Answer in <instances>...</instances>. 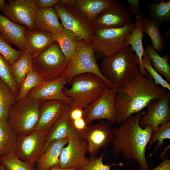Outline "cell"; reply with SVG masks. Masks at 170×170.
<instances>
[{
  "label": "cell",
  "instance_id": "cell-1",
  "mask_svg": "<svg viewBox=\"0 0 170 170\" xmlns=\"http://www.w3.org/2000/svg\"><path fill=\"white\" fill-rule=\"evenodd\" d=\"M168 92L156 85L149 74L142 75L138 66L134 75L117 88L115 103L117 122L121 124L141 111L152 100L162 98Z\"/></svg>",
  "mask_w": 170,
  "mask_h": 170
},
{
  "label": "cell",
  "instance_id": "cell-2",
  "mask_svg": "<svg viewBox=\"0 0 170 170\" xmlns=\"http://www.w3.org/2000/svg\"><path fill=\"white\" fill-rule=\"evenodd\" d=\"M146 111L139 112L123 121L113 129V147L115 154H122L126 159L138 163L140 170H149L146 149L153 134L151 127L144 128L139 124Z\"/></svg>",
  "mask_w": 170,
  "mask_h": 170
},
{
  "label": "cell",
  "instance_id": "cell-3",
  "mask_svg": "<svg viewBox=\"0 0 170 170\" xmlns=\"http://www.w3.org/2000/svg\"><path fill=\"white\" fill-rule=\"evenodd\" d=\"M139 65L138 58L128 46L103 58L99 67L104 77L118 88L134 75Z\"/></svg>",
  "mask_w": 170,
  "mask_h": 170
},
{
  "label": "cell",
  "instance_id": "cell-4",
  "mask_svg": "<svg viewBox=\"0 0 170 170\" xmlns=\"http://www.w3.org/2000/svg\"><path fill=\"white\" fill-rule=\"evenodd\" d=\"M69 88H64V94L72 100L71 110L83 109L99 98L107 86L99 76L92 73L81 74L74 76Z\"/></svg>",
  "mask_w": 170,
  "mask_h": 170
},
{
  "label": "cell",
  "instance_id": "cell-5",
  "mask_svg": "<svg viewBox=\"0 0 170 170\" xmlns=\"http://www.w3.org/2000/svg\"><path fill=\"white\" fill-rule=\"evenodd\" d=\"M90 73L101 77L110 88H115L113 84L101 73L91 43L82 39L77 40L68 66L61 76L70 84L72 78L81 74Z\"/></svg>",
  "mask_w": 170,
  "mask_h": 170
},
{
  "label": "cell",
  "instance_id": "cell-6",
  "mask_svg": "<svg viewBox=\"0 0 170 170\" xmlns=\"http://www.w3.org/2000/svg\"><path fill=\"white\" fill-rule=\"evenodd\" d=\"M40 102L27 97L17 101L11 107L7 122L17 136L27 135L35 130L39 120Z\"/></svg>",
  "mask_w": 170,
  "mask_h": 170
},
{
  "label": "cell",
  "instance_id": "cell-7",
  "mask_svg": "<svg viewBox=\"0 0 170 170\" xmlns=\"http://www.w3.org/2000/svg\"><path fill=\"white\" fill-rule=\"evenodd\" d=\"M135 27L131 22L121 28L95 30L91 44L96 58H104L128 46L125 38Z\"/></svg>",
  "mask_w": 170,
  "mask_h": 170
},
{
  "label": "cell",
  "instance_id": "cell-8",
  "mask_svg": "<svg viewBox=\"0 0 170 170\" xmlns=\"http://www.w3.org/2000/svg\"><path fill=\"white\" fill-rule=\"evenodd\" d=\"M69 63L58 43L54 41L39 55L33 58L32 68L43 80L48 81L61 76Z\"/></svg>",
  "mask_w": 170,
  "mask_h": 170
},
{
  "label": "cell",
  "instance_id": "cell-9",
  "mask_svg": "<svg viewBox=\"0 0 170 170\" xmlns=\"http://www.w3.org/2000/svg\"><path fill=\"white\" fill-rule=\"evenodd\" d=\"M64 28L72 32L78 39L91 43L94 30L91 23L82 13L58 3L53 6Z\"/></svg>",
  "mask_w": 170,
  "mask_h": 170
},
{
  "label": "cell",
  "instance_id": "cell-10",
  "mask_svg": "<svg viewBox=\"0 0 170 170\" xmlns=\"http://www.w3.org/2000/svg\"><path fill=\"white\" fill-rule=\"evenodd\" d=\"M117 90L106 86L99 98L83 109L82 118L87 124L99 119H106L113 124L117 122L115 103Z\"/></svg>",
  "mask_w": 170,
  "mask_h": 170
},
{
  "label": "cell",
  "instance_id": "cell-11",
  "mask_svg": "<svg viewBox=\"0 0 170 170\" xmlns=\"http://www.w3.org/2000/svg\"><path fill=\"white\" fill-rule=\"evenodd\" d=\"M48 132L35 130L28 135L17 136L14 150L17 157L35 164L42 153Z\"/></svg>",
  "mask_w": 170,
  "mask_h": 170
},
{
  "label": "cell",
  "instance_id": "cell-12",
  "mask_svg": "<svg viewBox=\"0 0 170 170\" xmlns=\"http://www.w3.org/2000/svg\"><path fill=\"white\" fill-rule=\"evenodd\" d=\"M132 15L122 3L113 1L91 23L95 30L123 27L131 22Z\"/></svg>",
  "mask_w": 170,
  "mask_h": 170
},
{
  "label": "cell",
  "instance_id": "cell-13",
  "mask_svg": "<svg viewBox=\"0 0 170 170\" xmlns=\"http://www.w3.org/2000/svg\"><path fill=\"white\" fill-rule=\"evenodd\" d=\"M35 0H9L5 3L3 15L12 21L35 30V19L37 10Z\"/></svg>",
  "mask_w": 170,
  "mask_h": 170
},
{
  "label": "cell",
  "instance_id": "cell-14",
  "mask_svg": "<svg viewBox=\"0 0 170 170\" xmlns=\"http://www.w3.org/2000/svg\"><path fill=\"white\" fill-rule=\"evenodd\" d=\"M82 132V138L87 142L88 151L91 156H96L102 148L112 142L114 137L110 124L102 121L93 125H87Z\"/></svg>",
  "mask_w": 170,
  "mask_h": 170
},
{
  "label": "cell",
  "instance_id": "cell-15",
  "mask_svg": "<svg viewBox=\"0 0 170 170\" xmlns=\"http://www.w3.org/2000/svg\"><path fill=\"white\" fill-rule=\"evenodd\" d=\"M170 94L164 97L150 101L146 107L145 113L140 119L139 124L144 128L151 127L153 133L160 125L170 121Z\"/></svg>",
  "mask_w": 170,
  "mask_h": 170
},
{
  "label": "cell",
  "instance_id": "cell-16",
  "mask_svg": "<svg viewBox=\"0 0 170 170\" xmlns=\"http://www.w3.org/2000/svg\"><path fill=\"white\" fill-rule=\"evenodd\" d=\"M67 145L62 150L59 157V166L63 169L79 170L87 163V141L82 138L70 139Z\"/></svg>",
  "mask_w": 170,
  "mask_h": 170
},
{
  "label": "cell",
  "instance_id": "cell-17",
  "mask_svg": "<svg viewBox=\"0 0 170 170\" xmlns=\"http://www.w3.org/2000/svg\"><path fill=\"white\" fill-rule=\"evenodd\" d=\"M66 84L65 79L62 76L52 80H43L31 89L27 97L39 100H58L69 105L72 101L71 99L63 92Z\"/></svg>",
  "mask_w": 170,
  "mask_h": 170
},
{
  "label": "cell",
  "instance_id": "cell-18",
  "mask_svg": "<svg viewBox=\"0 0 170 170\" xmlns=\"http://www.w3.org/2000/svg\"><path fill=\"white\" fill-rule=\"evenodd\" d=\"M71 110L69 105H67L59 117L50 128L48 132L43 151L49 143L54 140L64 138H82V132L75 128L71 118Z\"/></svg>",
  "mask_w": 170,
  "mask_h": 170
},
{
  "label": "cell",
  "instance_id": "cell-19",
  "mask_svg": "<svg viewBox=\"0 0 170 170\" xmlns=\"http://www.w3.org/2000/svg\"><path fill=\"white\" fill-rule=\"evenodd\" d=\"M66 105L63 102L58 100H40L39 120L35 130L48 131Z\"/></svg>",
  "mask_w": 170,
  "mask_h": 170
},
{
  "label": "cell",
  "instance_id": "cell-20",
  "mask_svg": "<svg viewBox=\"0 0 170 170\" xmlns=\"http://www.w3.org/2000/svg\"><path fill=\"white\" fill-rule=\"evenodd\" d=\"M29 30L0 14V34L8 43L17 47L22 52L24 50L26 37Z\"/></svg>",
  "mask_w": 170,
  "mask_h": 170
},
{
  "label": "cell",
  "instance_id": "cell-21",
  "mask_svg": "<svg viewBox=\"0 0 170 170\" xmlns=\"http://www.w3.org/2000/svg\"><path fill=\"white\" fill-rule=\"evenodd\" d=\"M53 7L38 8L35 19V30L48 32L57 35L64 29Z\"/></svg>",
  "mask_w": 170,
  "mask_h": 170
},
{
  "label": "cell",
  "instance_id": "cell-22",
  "mask_svg": "<svg viewBox=\"0 0 170 170\" xmlns=\"http://www.w3.org/2000/svg\"><path fill=\"white\" fill-rule=\"evenodd\" d=\"M55 37L49 32L29 30L26 37L24 51L34 58L55 41Z\"/></svg>",
  "mask_w": 170,
  "mask_h": 170
},
{
  "label": "cell",
  "instance_id": "cell-23",
  "mask_svg": "<svg viewBox=\"0 0 170 170\" xmlns=\"http://www.w3.org/2000/svg\"><path fill=\"white\" fill-rule=\"evenodd\" d=\"M70 139L64 138L53 141L43 150L36 162L37 170H48L59 166V157L63 148Z\"/></svg>",
  "mask_w": 170,
  "mask_h": 170
},
{
  "label": "cell",
  "instance_id": "cell-24",
  "mask_svg": "<svg viewBox=\"0 0 170 170\" xmlns=\"http://www.w3.org/2000/svg\"><path fill=\"white\" fill-rule=\"evenodd\" d=\"M143 14L140 13L136 17L135 27L125 39V44L131 47L133 51L137 55L139 61V67L141 74L147 76L148 74L144 69L142 64V59L145 54L142 44L144 33L142 31V22Z\"/></svg>",
  "mask_w": 170,
  "mask_h": 170
},
{
  "label": "cell",
  "instance_id": "cell-25",
  "mask_svg": "<svg viewBox=\"0 0 170 170\" xmlns=\"http://www.w3.org/2000/svg\"><path fill=\"white\" fill-rule=\"evenodd\" d=\"M113 0H77L74 8L91 23L110 5Z\"/></svg>",
  "mask_w": 170,
  "mask_h": 170
},
{
  "label": "cell",
  "instance_id": "cell-26",
  "mask_svg": "<svg viewBox=\"0 0 170 170\" xmlns=\"http://www.w3.org/2000/svg\"><path fill=\"white\" fill-rule=\"evenodd\" d=\"M144 51L145 54L150 59L154 69L169 83H170V66L168 63L169 55L168 54L161 56L152 46L147 45Z\"/></svg>",
  "mask_w": 170,
  "mask_h": 170
},
{
  "label": "cell",
  "instance_id": "cell-27",
  "mask_svg": "<svg viewBox=\"0 0 170 170\" xmlns=\"http://www.w3.org/2000/svg\"><path fill=\"white\" fill-rule=\"evenodd\" d=\"M32 58L31 55L24 51L19 59L10 65L12 76L19 89L28 71L32 67Z\"/></svg>",
  "mask_w": 170,
  "mask_h": 170
},
{
  "label": "cell",
  "instance_id": "cell-28",
  "mask_svg": "<svg viewBox=\"0 0 170 170\" xmlns=\"http://www.w3.org/2000/svg\"><path fill=\"white\" fill-rule=\"evenodd\" d=\"M17 137L7 121H0V157L14 152Z\"/></svg>",
  "mask_w": 170,
  "mask_h": 170
},
{
  "label": "cell",
  "instance_id": "cell-29",
  "mask_svg": "<svg viewBox=\"0 0 170 170\" xmlns=\"http://www.w3.org/2000/svg\"><path fill=\"white\" fill-rule=\"evenodd\" d=\"M16 97L10 87L0 79V121H7L10 110L16 102Z\"/></svg>",
  "mask_w": 170,
  "mask_h": 170
},
{
  "label": "cell",
  "instance_id": "cell-30",
  "mask_svg": "<svg viewBox=\"0 0 170 170\" xmlns=\"http://www.w3.org/2000/svg\"><path fill=\"white\" fill-rule=\"evenodd\" d=\"M159 23L151 19L144 18L142 22V31L150 37L152 47L157 52H161L162 49L164 38L160 32Z\"/></svg>",
  "mask_w": 170,
  "mask_h": 170
},
{
  "label": "cell",
  "instance_id": "cell-31",
  "mask_svg": "<svg viewBox=\"0 0 170 170\" xmlns=\"http://www.w3.org/2000/svg\"><path fill=\"white\" fill-rule=\"evenodd\" d=\"M55 36V41L58 43L66 60L69 62L78 39L72 32L64 28L62 31Z\"/></svg>",
  "mask_w": 170,
  "mask_h": 170
},
{
  "label": "cell",
  "instance_id": "cell-32",
  "mask_svg": "<svg viewBox=\"0 0 170 170\" xmlns=\"http://www.w3.org/2000/svg\"><path fill=\"white\" fill-rule=\"evenodd\" d=\"M0 164L4 166L6 170H34L36 169L35 164L20 159L14 151L1 157Z\"/></svg>",
  "mask_w": 170,
  "mask_h": 170
},
{
  "label": "cell",
  "instance_id": "cell-33",
  "mask_svg": "<svg viewBox=\"0 0 170 170\" xmlns=\"http://www.w3.org/2000/svg\"><path fill=\"white\" fill-rule=\"evenodd\" d=\"M150 18L159 24L170 20V1L161 0L151 3L149 8Z\"/></svg>",
  "mask_w": 170,
  "mask_h": 170
},
{
  "label": "cell",
  "instance_id": "cell-34",
  "mask_svg": "<svg viewBox=\"0 0 170 170\" xmlns=\"http://www.w3.org/2000/svg\"><path fill=\"white\" fill-rule=\"evenodd\" d=\"M43 81L32 68H31L19 88L16 101L27 97L29 91Z\"/></svg>",
  "mask_w": 170,
  "mask_h": 170
},
{
  "label": "cell",
  "instance_id": "cell-35",
  "mask_svg": "<svg viewBox=\"0 0 170 170\" xmlns=\"http://www.w3.org/2000/svg\"><path fill=\"white\" fill-rule=\"evenodd\" d=\"M165 139L170 140V121L160 125L153 133L151 139L148 144L147 149H149L156 141H158V142L154 150L150 154V156L164 145V140Z\"/></svg>",
  "mask_w": 170,
  "mask_h": 170
},
{
  "label": "cell",
  "instance_id": "cell-36",
  "mask_svg": "<svg viewBox=\"0 0 170 170\" xmlns=\"http://www.w3.org/2000/svg\"><path fill=\"white\" fill-rule=\"evenodd\" d=\"M0 79L5 82L10 87L17 97L19 88L16 84L13 77L9 63L0 53Z\"/></svg>",
  "mask_w": 170,
  "mask_h": 170
},
{
  "label": "cell",
  "instance_id": "cell-37",
  "mask_svg": "<svg viewBox=\"0 0 170 170\" xmlns=\"http://www.w3.org/2000/svg\"><path fill=\"white\" fill-rule=\"evenodd\" d=\"M22 52L13 48L0 34V53L9 65L16 62L21 56Z\"/></svg>",
  "mask_w": 170,
  "mask_h": 170
},
{
  "label": "cell",
  "instance_id": "cell-38",
  "mask_svg": "<svg viewBox=\"0 0 170 170\" xmlns=\"http://www.w3.org/2000/svg\"><path fill=\"white\" fill-rule=\"evenodd\" d=\"M143 66L147 72L152 78L155 83L159 85L162 88L170 90V84L163 77L158 73L152 66L150 58L146 55L142 59Z\"/></svg>",
  "mask_w": 170,
  "mask_h": 170
},
{
  "label": "cell",
  "instance_id": "cell-39",
  "mask_svg": "<svg viewBox=\"0 0 170 170\" xmlns=\"http://www.w3.org/2000/svg\"><path fill=\"white\" fill-rule=\"evenodd\" d=\"M106 150L99 157L91 156L88 158L86 163L79 170H110V167L113 165L104 164L102 162L103 157Z\"/></svg>",
  "mask_w": 170,
  "mask_h": 170
},
{
  "label": "cell",
  "instance_id": "cell-40",
  "mask_svg": "<svg viewBox=\"0 0 170 170\" xmlns=\"http://www.w3.org/2000/svg\"><path fill=\"white\" fill-rule=\"evenodd\" d=\"M129 4V10L131 14L137 16L141 13L140 12V6L139 1L138 0H127Z\"/></svg>",
  "mask_w": 170,
  "mask_h": 170
},
{
  "label": "cell",
  "instance_id": "cell-41",
  "mask_svg": "<svg viewBox=\"0 0 170 170\" xmlns=\"http://www.w3.org/2000/svg\"><path fill=\"white\" fill-rule=\"evenodd\" d=\"M60 0H35L36 4L38 8L52 7L59 2Z\"/></svg>",
  "mask_w": 170,
  "mask_h": 170
},
{
  "label": "cell",
  "instance_id": "cell-42",
  "mask_svg": "<svg viewBox=\"0 0 170 170\" xmlns=\"http://www.w3.org/2000/svg\"><path fill=\"white\" fill-rule=\"evenodd\" d=\"M72 121L75 128L81 132L86 128L88 124L82 117Z\"/></svg>",
  "mask_w": 170,
  "mask_h": 170
},
{
  "label": "cell",
  "instance_id": "cell-43",
  "mask_svg": "<svg viewBox=\"0 0 170 170\" xmlns=\"http://www.w3.org/2000/svg\"><path fill=\"white\" fill-rule=\"evenodd\" d=\"M168 155L159 165L153 169L149 170H170V160L168 159Z\"/></svg>",
  "mask_w": 170,
  "mask_h": 170
},
{
  "label": "cell",
  "instance_id": "cell-44",
  "mask_svg": "<svg viewBox=\"0 0 170 170\" xmlns=\"http://www.w3.org/2000/svg\"><path fill=\"white\" fill-rule=\"evenodd\" d=\"M70 116L72 121H74L82 117L83 109L76 108L71 110Z\"/></svg>",
  "mask_w": 170,
  "mask_h": 170
},
{
  "label": "cell",
  "instance_id": "cell-45",
  "mask_svg": "<svg viewBox=\"0 0 170 170\" xmlns=\"http://www.w3.org/2000/svg\"><path fill=\"white\" fill-rule=\"evenodd\" d=\"M77 0H60L59 3L70 8H74Z\"/></svg>",
  "mask_w": 170,
  "mask_h": 170
},
{
  "label": "cell",
  "instance_id": "cell-46",
  "mask_svg": "<svg viewBox=\"0 0 170 170\" xmlns=\"http://www.w3.org/2000/svg\"><path fill=\"white\" fill-rule=\"evenodd\" d=\"M169 148H170L169 144L164 147L163 150L161 153V154L160 156V157L163 160L164 159V158L166 154V153L167 151L169 149Z\"/></svg>",
  "mask_w": 170,
  "mask_h": 170
},
{
  "label": "cell",
  "instance_id": "cell-47",
  "mask_svg": "<svg viewBox=\"0 0 170 170\" xmlns=\"http://www.w3.org/2000/svg\"><path fill=\"white\" fill-rule=\"evenodd\" d=\"M34 170H37L36 169ZM48 170H78L74 169H63L60 168L59 166L53 167Z\"/></svg>",
  "mask_w": 170,
  "mask_h": 170
},
{
  "label": "cell",
  "instance_id": "cell-48",
  "mask_svg": "<svg viewBox=\"0 0 170 170\" xmlns=\"http://www.w3.org/2000/svg\"><path fill=\"white\" fill-rule=\"evenodd\" d=\"M5 3L4 0H0V11L2 12L4 9Z\"/></svg>",
  "mask_w": 170,
  "mask_h": 170
},
{
  "label": "cell",
  "instance_id": "cell-49",
  "mask_svg": "<svg viewBox=\"0 0 170 170\" xmlns=\"http://www.w3.org/2000/svg\"><path fill=\"white\" fill-rule=\"evenodd\" d=\"M0 170H6L4 166L1 164H0Z\"/></svg>",
  "mask_w": 170,
  "mask_h": 170
}]
</instances>
